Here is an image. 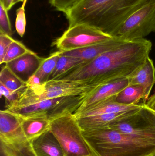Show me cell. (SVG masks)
I'll use <instances>...</instances> for the list:
<instances>
[{
  "instance_id": "6",
  "label": "cell",
  "mask_w": 155,
  "mask_h": 156,
  "mask_svg": "<svg viewBox=\"0 0 155 156\" xmlns=\"http://www.w3.org/2000/svg\"><path fill=\"white\" fill-rule=\"evenodd\" d=\"M113 37L86 24L69 26L60 37L52 44L62 52L83 48L107 41Z\"/></svg>"
},
{
  "instance_id": "1",
  "label": "cell",
  "mask_w": 155,
  "mask_h": 156,
  "mask_svg": "<svg viewBox=\"0 0 155 156\" xmlns=\"http://www.w3.org/2000/svg\"><path fill=\"white\" fill-rule=\"evenodd\" d=\"M152 48V42L145 38L126 41L93 60L83 63L56 80L100 86L127 78L144 63Z\"/></svg>"
},
{
  "instance_id": "3",
  "label": "cell",
  "mask_w": 155,
  "mask_h": 156,
  "mask_svg": "<svg viewBox=\"0 0 155 156\" xmlns=\"http://www.w3.org/2000/svg\"><path fill=\"white\" fill-rule=\"evenodd\" d=\"M82 133L96 156H151L155 150V141L109 127L82 130Z\"/></svg>"
},
{
  "instance_id": "32",
  "label": "cell",
  "mask_w": 155,
  "mask_h": 156,
  "mask_svg": "<svg viewBox=\"0 0 155 156\" xmlns=\"http://www.w3.org/2000/svg\"><path fill=\"white\" fill-rule=\"evenodd\" d=\"M24 0H14L13 2V4L14 5L15 4L19 2H23Z\"/></svg>"
},
{
  "instance_id": "34",
  "label": "cell",
  "mask_w": 155,
  "mask_h": 156,
  "mask_svg": "<svg viewBox=\"0 0 155 156\" xmlns=\"http://www.w3.org/2000/svg\"><path fill=\"white\" fill-rule=\"evenodd\" d=\"M148 109H149V108H148ZM151 110V111H152V112H153V113L155 114V111H153V110Z\"/></svg>"
},
{
  "instance_id": "19",
  "label": "cell",
  "mask_w": 155,
  "mask_h": 156,
  "mask_svg": "<svg viewBox=\"0 0 155 156\" xmlns=\"http://www.w3.org/2000/svg\"><path fill=\"white\" fill-rule=\"evenodd\" d=\"M0 83L13 92L19 93L27 87V83L15 74L6 65L0 73Z\"/></svg>"
},
{
  "instance_id": "12",
  "label": "cell",
  "mask_w": 155,
  "mask_h": 156,
  "mask_svg": "<svg viewBox=\"0 0 155 156\" xmlns=\"http://www.w3.org/2000/svg\"><path fill=\"white\" fill-rule=\"evenodd\" d=\"M115 97L107 99L101 102L91 105L87 108L76 111L73 113L76 118L88 117L99 115L116 113L141 109L143 104L125 105L115 101Z\"/></svg>"
},
{
  "instance_id": "30",
  "label": "cell",
  "mask_w": 155,
  "mask_h": 156,
  "mask_svg": "<svg viewBox=\"0 0 155 156\" xmlns=\"http://www.w3.org/2000/svg\"><path fill=\"white\" fill-rule=\"evenodd\" d=\"M143 104L150 110L155 111V93L149 97L145 104Z\"/></svg>"
},
{
  "instance_id": "27",
  "label": "cell",
  "mask_w": 155,
  "mask_h": 156,
  "mask_svg": "<svg viewBox=\"0 0 155 156\" xmlns=\"http://www.w3.org/2000/svg\"><path fill=\"white\" fill-rule=\"evenodd\" d=\"M80 0H49L50 4L57 11L65 13Z\"/></svg>"
},
{
  "instance_id": "20",
  "label": "cell",
  "mask_w": 155,
  "mask_h": 156,
  "mask_svg": "<svg viewBox=\"0 0 155 156\" xmlns=\"http://www.w3.org/2000/svg\"><path fill=\"white\" fill-rule=\"evenodd\" d=\"M143 94L142 86L128 85L116 95L115 101L125 105L138 104L141 100H143Z\"/></svg>"
},
{
  "instance_id": "13",
  "label": "cell",
  "mask_w": 155,
  "mask_h": 156,
  "mask_svg": "<svg viewBox=\"0 0 155 156\" xmlns=\"http://www.w3.org/2000/svg\"><path fill=\"white\" fill-rule=\"evenodd\" d=\"M129 85H138L143 88V104L149 98L155 83V68L153 62L148 57L144 63L127 77Z\"/></svg>"
},
{
  "instance_id": "17",
  "label": "cell",
  "mask_w": 155,
  "mask_h": 156,
  "mask_svg": "<svg viewBox=\"0 0 155 156\" xmlns=\"http://www.w3.org/2000/svg\"><path fill=\"white\" fill-rule=\"evenodd\" d=\"M43 59L32 51L5 65L18 76L26 82L35 73Z\"/></svg>"
},
{
  "instance_id": "29",
  "label": "cell",
  "mask_w": 155,
  "mask_h": 156,
  "mask_svg": "<svg viewBox=\"0 0 155 156\" xmlns=\"http://www.w3.org/2000/svg\"><path fill=\"white\" fill-rule=\"evenodd\" d=\"M27 87H34L40 85L42 83L39 77L35 75H33L29 78L27 81Z\"/></svg>"
},
{
  "instance_id": "23",
  "label": "cell",
  "mask_w": 155,
  "mask_h": 156,
  "mask_svg": "<svg viewBox=\"0 0 155 156\" xmlns=\"http://www.w3.org/2000/svg\"><path fill=\"white\" fill-rule=\"evenodd\" d=\"M0 156H35L29 142L11 144L0 141Z\"/></svg>"
},
{
  "instance_id": "33",
  "label": "cell",
  "mask_w": 155,
  "mask_h": 156,
  "mask_svg": "<svg viewBox=\"0 0 155 156\" xmlns=\"http://www.w3.org/2000/svg\"><path fill=\"white\" fill-rule=\"evenodd\" d=\"M151 156H155V150L154 152H153V154H152Z\"/></svg>"
},
{
  "instance_id": "16",
  "label": "cell",
  "mask_w": 155,
  "mask_h": 156,
  "mask_svg": "<svg viewBox=\"0 0 155 156\" xmlns=\"http://www.w3.org/2000/svg\"><path fill=\"white\" fill-rule=\"evenodd\" d=\"M29 143L35 156H65L58 140L50 130Z\"/></svg>"
},
{
  "instance_id": "11",
  "label": "cell",
  "mask_w": 155,
  "mask_h": 156,
  "mask_svg": "<svg viewBox=\"0 0 155 156\" xmlns=\"http://www.w3.org/2000/svg\"><path fill=\"white\" fill-rule=\"evenodd\" d=\"M128 85L129 83L127 78L102 84L87 94L80 105L79 108L76 111L82 110L107 99L115 97L120 92Z\"/></svg>"
},
{
  "instance_id": "31",
  "label": "cell",
  "mask_w": 155,
  "mask_h": 156,
  "mask_svg": "<svg viewBox=\"0 0 155 156\" xmlns=\"http://www.w3.org/2000/svg\"><path fill=\"white\" fill-rule=\"evenodd\" d=\"M13 2L14 0H0V3L8 11L13 6Z\"/></svg>"
},
{
  "instance_id": "14",
  "label": "cell",
  "mask_w": 155,
  "mask_h": 156,
  "mask_svg": "<svg viewBox=\"0 0 155 156\" xmlns=\"http://www.w3.org/2000/svg\"><path fill=\"white\" fill-rule=\"evenodd\" d=\"M126 41H128L115 37L107 41L83 48L68 52H62L61 55L77 58L86 63L93 60L100 55L121 45Z\"/></svg>"
},
{
  "instance_id": "24",
  "label": "cell",
  "mask_w": 155,
  "mask_h": 156,
  "mask_svg": "<svg viewBox=\"0 0 155 156\" xmlns=\"http://www.w3.org/2000/svg\"><path fill=\"white\" fill-rule=\"evenodd\" d=\"M31 51L32 50L27 48L22 43L15 40L9 46L4 58L2 64H7Z\"/></svg>"
},
{
  "instance_id": "4",
  "label": "cell",
  "mask_w": 155,
  "mask_h": 156,
  "mask_svg": "<svg viewBox=\"0 0 155 156\" xmlns=\"http://www.w3.org/2000/svg\"><path fill=\"white\" fill-rule=\"evenodd\" d=\"M98 86L82 82L49 80L36 87H26L19 93L15 101L5 107H20L46 99L86 95Z\"/></svg>"
},
{
  "instance_id": "15",
  "label": "cell",
  "mask_w": 155,
  "mask_h": 156,
  "mask_svg": "<svg viewBox=\"0 0 155 156\" xmlns=\"http://www.w3.org/2000/svg\"><path fill=\"white\" fill-rule=\"evenodd\" d=\"M139 110L140 109L116 113L99 115L76 118V119L83 131L103 129L109 127L113 124L130 117Z\"/></svg>"
},
{
  "instance_id": "7",
  "label": "cell",
  "mask_w": 155,
  "mask_h": 156,
  "mask_svg": "<svg viewBox=\"0 0 155 156\" xmlns=\"http://www.w3.org/2000/svg\"><path fill=\"white\" fill-rule=\"evenodd\" d=\"M155 32V0L145 5L129 16L115 37L126 41L144 38Z\"/></svg>"
},
{
  "instance_id": "21",
  "label": "cell",
  "mask_w": 155,
  "mask_h": 156,
  "mask_svg": "<svg viewBox=\"0 0 155 156\" xmlns=\"http://www.w3.org/2000/svg\"><path fill=\"white\" fill-rule=\"evenodd\" d=\"M84 63L86 62L80 58L63 55L61 54L50 80H56Z\"/></svg>"
},
{
  "instance_id": "9",
  "label": "cell",
  "mask_w": 155,
  "mask_h": 156,
  "mask_svg": "<svg viewBox=\"0 0 155 156\" xmlns=\"http://www.w3.org/2000/svg\"><path fill=\"white\" fill-rule=\"evenodd\" d=\"M109 128L155 142V114L144 105L134 114L113 124Z\"/></svg>"
},
{
  "instance_id": "26",
  "label": "cell",
  "mask_w": 155,
  "mask_h": 156,
  "mask_svg": "<svg viewBox=\"0 0 155 156\" xmlns=\"http://www.w3.org/2000/svg\"><path fill=\"white\" fill-rule=\"evenodd\" d=\"M0 32L12 36L13 34L12 25L8 14V11L0 3Z\"/></svg>"
},
{
  "instance_id": "8",
  "label": "cell",
  "mask_w": 155,
  "mask_h": 156,
  "mask_svg": "<svg viewBox=\"0 0 155 156\" xmlns=\"http://www.w3.org/2000/svg\"><path fill=\"white\" fill-rule=\"evenodd\" d=\"M87 95L46 99L24 106L6 109L19 117H25L38 113H46L51 120L67 111L74 113Z\"/></svg>"
},
{
  "instance_id": "5",
  "label": "cell",
  "mask_w": 155,
  "mask_h": 156,
  "mask_svg": "<svg viewBox=\"0 0 155 156\" xmlns=\"http://www.w3.org/2000/svg\"><path fill=\"white\" fill-rule=\"evenodd\" d=\"M50 130L65 156H96L84 137L73 113L67 111L50 120Z\"/></svg>"
},
{
  "instance_id": "22",
  "label": "cell",
  "mask_w": 155,
  "mask_h": 156,
  "mask_svg": "<svg viewBox=\"0 0 155 156\" xmlns=\"http://www.w3.org/2000/svg\"><path fill=\"white\" fill-rule=\"evenodd\" d=\"M61 53L62 51L58 50L51 54L48 57L43 59L39 67L34 74L39 78L42 83L50 80Z\"/></svg>"
},
{
  "instance_id": "18",
  "label": "cell",
  "mask_w": 155,
  "mask_h": 156,
  "mask_svg": "<svg viewBox=\"0 0 155 156\" xmlns=\"http://www.w3.org/2000/svg\"><path fill=\"white\" fill-rule=\"evenodd\" d=\"M20 117L25 136L29 142L50 130V118L46 113Z\"/></svg>"
},
{
  "instance_id": "10",
  "label": "cell",
  "mask_w": 155,
  "mask_h": 156,
  "mask_svg": "<svg viewBox=\"0 0 155 156\" xmlns=\"http://www.w3.org/2000/svg\"><path fill=\"white\" fill-rule=\"evenodd\" d=\"M0 141L11 144L29 142L24 134L21 118L6 109L0 111Z\"/></svg>"
},
{
  "instance_id": "25",
  "label": "cell",
  "mask_w": 155,
  "mask_h": 156,
  "mask_svg": "<svg viewBox=\"0 0 155 156\" xmlns=\"http://www.w3.org/2000/svg\"><path fill=\"white\" fill-rule=\"evenodd\" d=\"M27 0H24L21 7L16 10L15 19V29L18 34L22 37L25 34L26 20L25 13V6Z\"/></svg>"
},
{
  "instance_id": "2",
  "label": "cell",
  "mask_w": 155,
  "mask_h": 156,
  "mask_svg": "<svg viewBox=\"0 0 155 156\" xmlns=\"http://www.w3.org/2000/svg\"><path fill=\"white\" fill-rule=\"evenodd\" d=\"M152 0H80L65 13L69 26L86 24L114 37L133 13Z\"/></svg>"
},
{
  "instance_id": "28",
  "label": "cell",
  "mask_w": 155,
  "mask_h": 156,
  "mask_svg": "<svg viewBox=\"0 0 155 156\" xmlns=\"http://www.w3.org/2000/svg\"><path fill=\"white\" fill-rule=\"evenodd\" d=\"M14 40L12 36L0 32V64H2L9 46Z\"/></svg>"
}]
</instances>
